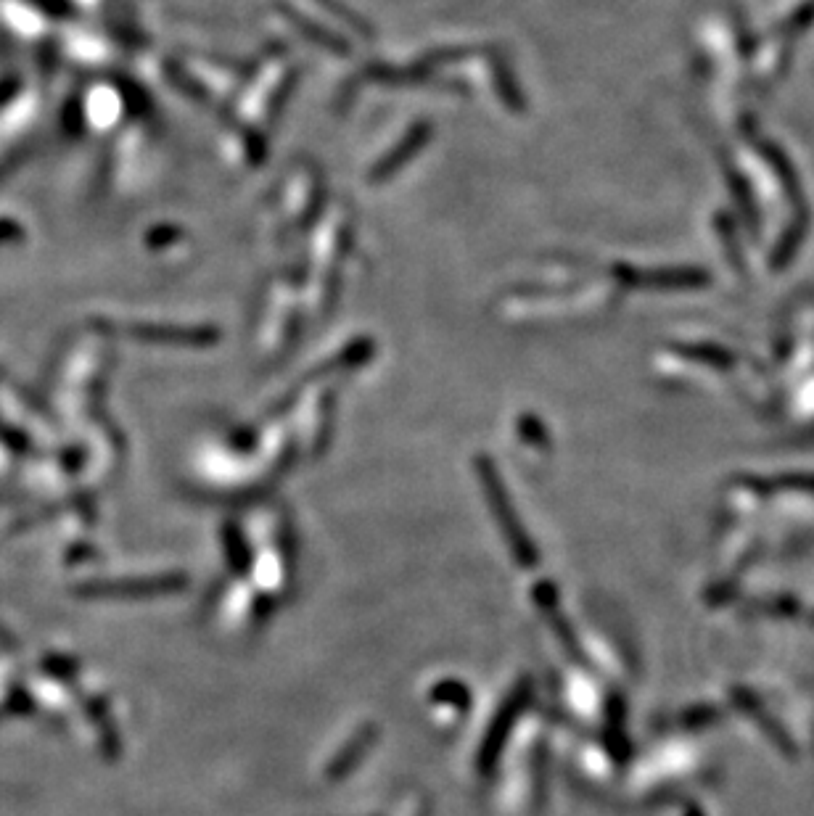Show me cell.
Returning <instances> with one entry per match:
<instances>
[{
  "mask_svg": "<svg viewBox=\"0 0 814 816\" xmlns=\"http://www.w3.org/2000/svg\"><path fill=\"white\" fill-rule=\"evenodd\" d=\"M733 703L748 716V719L754 721L756 727L762 729L764 737H770V743L775 745L780 753H785L788 758H796L799 750H796L793 740L788 737V732H785V729L780 727L775 719H772V714L762 706V700L756 698L754 692L746 690V687H733Z\"/></svg>",
  "mask_w": 814,
  "mask_h": 816,
  "instance_id": "1",
  "label": "cell"
},
{
  "mask_svg": "<svg viewBox=\"0 0 814 816\" xmlns=\"http://www.w3.org/2000/svg\"><path fill=\"white\" fill-rule=\"evenodd\" d=\"M751 608H756V613H764V616H775V618H796V621H809L814 624V611L804 608L801 603H796L793 597H772V600H759Z\"/></svg>",
  "mask_w": 814,
  "mask_h": 816,
  "instance_id": "2",
  "label": "cell"
},
{
  "mask_svg": "<svg viewBox=\"0 0 814 816\" xmlns=\"http://www.w3.org/2000/svg\"><path fill=\"white\" fill-rule=\"evenodd\" d=\"M680 727L682 729H701V727H709V724H714V721H719V708L714 706H696L690 708V711H685V714L680 716Z\"/></svg>",
  "mask_w": 814,
  "mask_h": 816,
  "instance_id": "3",
  "label": "cell"
},
{
  "mask_svg": "<svg viewBox=\"0 0 814 816\" xmlns=\"http://www.w3.org/2000/svg\"><path fill=\"white\" fill-rule=\"evenodd\" d=\"M785 489H801V492H814V476H788L780 481Z\"/></svg>",
  "mask_w": 814,
  "mask_h": 816,
  "instance_id": "4",
  "label": "cell"
}]
</instances>
